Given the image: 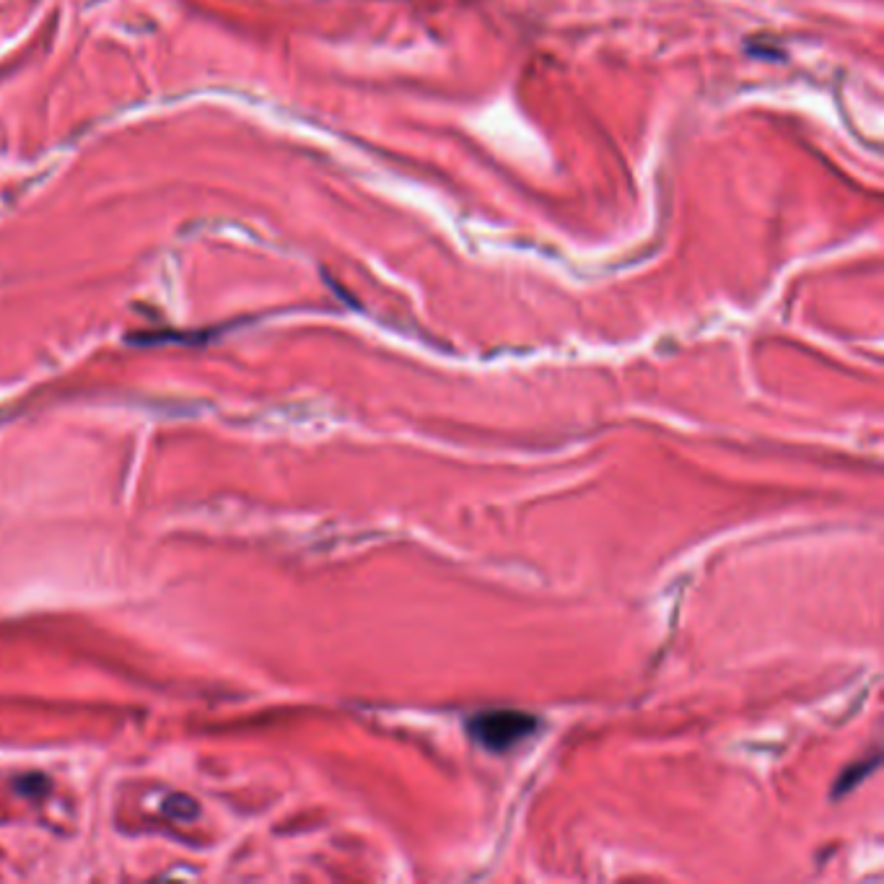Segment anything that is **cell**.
<instances>
[{
  "instance_id": "cell-2",
  "label": "cell",
  "mask_w": 884,
  "mask_h": 884,
  "mask_svg": "<svg viewBox=\"0 0 884 884\" xmlns=\"http://www.w3.org/2000/svg\"><path fill=\"white\" fill-rule=\"evenodd\" d=\"M166 812H172V815L179 817V820H187V817L198 812V807H195V802L187 799V796H172V799L166 802Z\"/></svg>"
},
{
  "instance_id": "cell-1",
  "label": "cell",
  "mask_w": 884,
  "mask_h": 884,
  "mask_svg": "<svg viewBox=\"0 0 884 884\" xmlns=\"http://www.w3.org/2000/svg\"><path fill=\"white\" fill-rule=\"evenodd\" d=\"M537 716L524 711H509V708H498V711L475 713L467 721V732L475 739L477 745H483L490 752H506L511 747L522 745L537 732Z\"/></svg>"
}]
</instances>
